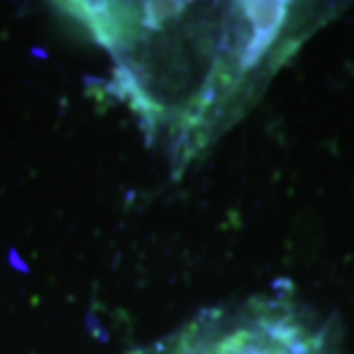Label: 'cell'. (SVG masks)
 <instances>
[{
  "mask_svg": "<svg viewBox=\"0 0 354 354\" xmlns=\"http://www.w3.org/2000/svg\"><path fill=\"white\" fill-rule=\"evenodd\" d=\"M113 62V83L175 173L256 104L331 5L72 3Z\"/></svg>",
  "mask_w": 354,
  "mask_h": 354,
  "instance_id": "6da1fadb",
  "label": "cell"
},
{
  "mask_svg": "<svg viewBox=\"0 0 354 354\" xmlns=\"http://www.w3.org/2000/svg\"><path fill=\"white\" fill-rule=\"evenodd\" d=\"M138 354H338L329 322L279 295L201 310Z\"/></svg>",
  "mask_w": 354,
  "mask_h": 354,
  "instance_id": "7a4b0ae2",
  "label": "cell"
}]
</instances>
